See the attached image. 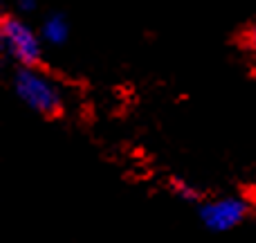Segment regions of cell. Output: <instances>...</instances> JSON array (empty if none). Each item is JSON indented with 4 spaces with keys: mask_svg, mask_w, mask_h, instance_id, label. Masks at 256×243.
Returning a JSON list of instances; mask_svg holds the SVG:
<instances>
[{
    "mask_svg": "<svg viewBox=\"0 0 256 243\" xmlns=\"http://www.w3.org/2000/svg\"><path fill=\"white\" fill-rule=\"evenodd\" d=\"M40 36L45 43L50 45H66L70 39V21L63 12H50L48 16L40 21Z\"/></svg>",
    "mask_w": 256,
    "mask_h": 243,
    "instance_id": "cell-4",
    "label": "cell"
},
{
    "mask_svg": "<svg viewBox=\"0 0 256 243\" xmlns=\"http://www.w3.org/2000/svg\"><path fill=\"white\" fill-rule=\"evenodd\" d=\"M171 189H173V194H176L178 198L186 200V203H198V200H200L198 187H194L191 182L182 180V178H173V180H171Z\"/></svg>",
    "mask_w": 256,
    "mask_h": 243,
    "instance_id": "cell-5",
    "label": "cell"
},
{
    "mask_svg": "<svg viewBox=\"0 0 256 243\" xmlns=\"http://www.w3.org/2000/svg\"><path fill=\"white\" fill-rule=\"evenodd\" d=\"M200 221L209 232H230L238 227L240 223L248 218L250 214V203L238 196H220V198H212L200 203Z\"/></svg>",
    "mask_w": 256,
    "mask_h": 243,
    "instance_id": "cell-3",
    "label": "cell"
},
{
    "mask_svg": "<svg viewBox=\"0 0 256 243\" xmlns=\"http://www.w3.org/2000/svg\"><path fill=\"white\" fill-rule=\"evenodd\" d=\"M16 7H18V12L30 14L38 7V0H16Z\"/></svg>",
    "mask_w": 256,
    "mask_h": 243,
    "instance_id": "cell-7",
    "label": "cell"
},
{
    "mask_svg": "<svg viewBox=\"0 0 256 243\" xmlns=\"http://www.w3.org/2000/svg\"><path fill=\"white\" fill-rule=\"evenodd\" d=\"M240 43H243V48L248 50L252 57H256V18L245 27L243 36H240Z\"/></svg>",
    "mask_w": 256,
    "mask_h": 243,
    "instance_id": "cell-6",
    "label": "cell"
},
{
    "mask_svg": "<svg viewBox=\"0 0 256 243\" xmlns=\"http://www.w3.org/2000/svg\"><path fill=\"white\" fill-rule=\"evenodd\" d=\"M12 84L16 97L36 115L56 120L66 111L61 86L40 68H16Z\"/></svg>",
    "mask_w": 256,
    "mask_h": 243,
    "instance_id": "cell-1",
    "label": "cell"
},
{
    "mask_svg": "<svg viewBox=\"0 0 256 243\" xmlns=\"http://www.w3.org/2000/svg\"><path fill=\"white\" fill-rule=\"evenodd\" d=\"M43 36L18 14H2L0 18V48L16 68L43 70Z\"/></svg>",
    "mask_w": 256,
    "mask_h": 243,
    "instance_id": "cell-2",
    "label": "cell"
}]
</instances>
